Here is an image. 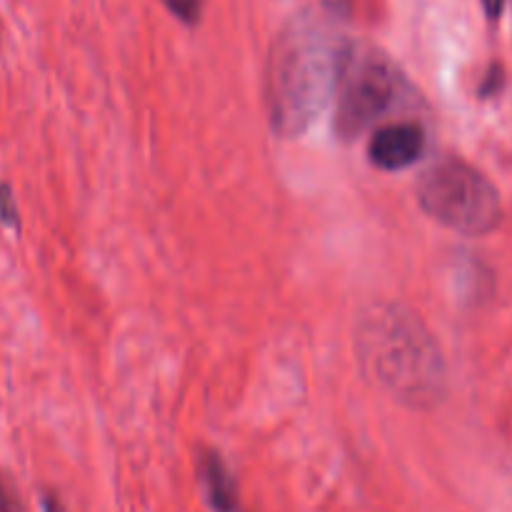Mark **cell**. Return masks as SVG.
<instances>
[{"label": "cell", "mask_w": 512, "mask_h": 512, "mask_svg": "<svg viewBox=\"0 0 512 512\" xmlns=\"http://www.w3.org/2000/svg\"><path fill=\"white\" fill-rule=\"evenodd\" d=\"M200 475H203V483L208 488V498L213 508L218 512H233L235 505H238V493H235L233 475L225 468L220 455L205 453L200 458Z\"/></svg>", "instance_id": "6"}, {"label": "cell", "mask_w": 512, "mask_h": 512, "mask_svg": "<svg viewBox=\"0 0 512 512\" xmlns=\"http://www.w3.org/2000/svg\"><path fill=\"white\" fill-rule=\"evenodd\" d=\"M0 223L18 225V210H15L13 193L8 185H0Z\"/></svg>", "instance_id": "8"}, {"label": "cell", "mask_w": 512, "mask_h": 512, "mask_svg": "<svg viewBox=\"0 0 512 512\" xmlns=\"http://www.w3.org/2000/svg\"><path fill=\"white\" fill-rule=\"evenodd\" d=\"M168 8L185 23H195L200 15V0H165Z\"/></svg>", "instance_id": "7"}, {"label": "cell", "mask_w": 512, "mask_h": 512, "mask_svg": "<svg viewBox=\"0 0 512 512\" xmlns=\"http://www.w3.org/2000/svg\"><path fill=\"white\" fill-rule=\"evenodd\" d=\"M365 378L410 408H433L448 390V368L423 320L398 303H373L355 323Z\"/></svg>", "instance_id": "1"}, {"label": "cell", "mask_w": 512, "mask_h": 512, "mask_svg": "<svg viewBox=\"0 0 512 512\" xmlns=\"http://www.w3.org/2000/svg\"><path fill=\"white\" fill-rule=\"evenodd\" d=\"M0 512H23L13 490L0 480Z\"/></svg>", "instance_id": "9"}, {"label": "cell", "mask_w": 512, "mask_h": 512, "mask_svg": "<svg viewBox=\"0 0 512 512\" xmlns=\"http://www.w3.org/2000/svg\"><path fill=\"white\" fill-rule=\"evenodd\" d=\"M500 85H503V70H500V65H493L488 73V80L480 88V95H495L500 90Z\"/></svg>", "instance_id": "10"}, {"label": "cell", "mask_w": 512, "mask_h": 512, "mask_svg": "<svg viewBox=\"0 0 512 512\" xmlns=\"http://www.w3.org/2000/svg\"><path fill=\"white\" fill-rule=\"evenodd\" d=\"M415 193L430 218L468 238L490 235L503 220L495 185L460 158H440L423 170Z\"/></svg>", "instance_id": "3"}, {"label": "cell", "mask_w": 512, "mask_h": 512, "mask_svg": "<svg viewBox=\"0 0 512 512\" xmlns=\"http://www.w3.org/2000/svg\"><path fill=\"white\" fill-rule=\"evenodd\" d=\"M425 153V130L418 123H390L373 133L368 158L380 170H403Z\"/></svg>", "instance_id": "5"}, {"label": "cell", "mask_w": 512, "mask_h": 512, "mask_svg": "<svg viewBox=\"0 0 512 512\" xmlns=\"http://www.w3.org/2000/svg\"><path fill=\"white\" fill-rule=\"evenodd\" d=\"M348 43L315 20H295L275 40L265 105L275 135L300 138L338 93Z\"/></svg>", "instance_id": "2"}, {"label": "cell", "mask_w": 512, "mask_h": 512, "mask_svg": "<svg viewBox=\"0 0 512 512\" xmlns=\"http://www.w3.org/2000/svg\"><path fill=\"white\" fill-rule=\"evenodd\" d=\"M483 8L490 18H498L505 8V0H483Z\"/></svg>", "instance_id": "11"}, {"label": "cell", "mask_w": 512, "mask_h": 512, "mask_svg": "<svg viewBox=\"0 0 512 512\" xmlns=\"http://www.w3.org/2000/svg\"><path fill=\"white\" fill-rule=\"evenodd\" d=\"M403 93L400 70L388 55L365 45L345 50L343 73L338 83L335 130L343 140L358 138L378 118H383Z\"/></svg>", "instance_id": "4"}]
</instances>
